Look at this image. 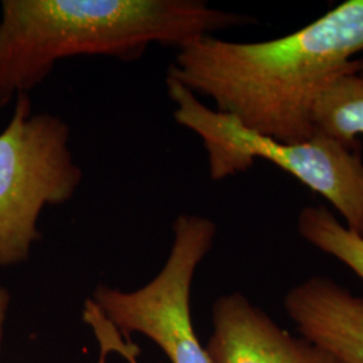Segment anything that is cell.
Instances as JSON below:
<instances>
[{"mask_svg":"<svg viewBox=\"0 0 363 363\" xmlns=\"http://www.w3.org/2000/svg\"><path fill=\"white\" fill-rule=\"evenodd\" d=\"M363 0H347L280 38L232 42L203 35L178 48L167 78L216 111L283 143L315 135L312 111L335 78L359 70Z\"/></svg>","mask_w":363,"mask_h":363,"instance_id":"cell-1","label":"cell"},{"mask_svg":"<svg viewBox=\"0 0 363 363\" xmlns=\"http://www.w3.org/2000/svg\"><path fill=\"white\" fill-rule=\"evenodd\" d=\"M0 9V106L28 94L67 58L138 61L152 45L178 49L256 22L202 0H4Z\"/></svg>","mask_w":363,"mask_h":363,"instance_id":"cell-2","label":"cell"},{"mask_svg":"<svg viewBox=\"0 0 363 363\" xmlns=\"http://www.w3.org/2000/svg\"><path fill=\"white\" fill-rule=\"evenodd\" d=\"M175 121L195 133L208 156V175L223 181L267 160L322 195L347 229L363 235V159L361 151L315 132L300 143H283L247 130L235 118L203 104L193 91L167 78Z\"/></svg>","mask_w":363,"mask_h":363,"instance_id":"cell-3","label":"cell"},{"mask_svg":"<svg viewBox=\"0 0 363 363\" xmlns=\"http://www.w3.org/2000/svg\"><path fill=\"white\" fill-rule=\"evenodd\" d=\"M84 179L62 117L34 113L28 94L15 99L0 132V267L26 261L46 206L72 201Z\"/></svg>","mask_w":363,"mask_h":363,"instance_id":"cell-4","label":"cell"},{"mask_svg":"<svg viewBox=\"0 0 363 363\" xmlns=\"http://www.w3.org/2000/svg\"><path fill=\"white\" fill-rule=\"evenodd\" d=\"M172 229L169 259L150 283L135 291L99 286L86 306L123 333L150 337L171 363H213L195 334L190 300L195 271L214 245L217 225L181 214Z\"/></svg>","mask_w":363,"mask_h":363,"instance_id":"cell-5","label":"cell"},{"mask_svg":"<svg viewBox=\"0 0 363 363\" xmlns=\"http://www.w3.org/2000/svg\"><path fill=\"white\" fill-rule=\"evenodd\" d=\"M206 351L213 363H343L325 347L291 335L240 292L216 300Z\"/></svg>","mask_w":363,"mask_h":363,"instance_id":"cell-6","label":"cell"},{"mask_svg":"<svg viewBox=\"0 0 363 363\" xmlns=\"http://www.w3.org/2000/svg\"><path fill=\"white\" fill-rule=\"evenodd\" d=\"M284 308L301 337L343 363H363V296L330 277L312 276L288 291Z\"/></svg>","mask_w":363,"mask_h":363,"instance_id":"cell-7","label":"cell"},{"mask_svg":"<svg viewBox=\"0 0 363 363\" xmlns=\"http://www.w3.org/2000/svg\"><path fill=\"white\" fill-rule=\"evenodd\" d=\"M315 132L350 150L361 151L363 136V77L358 72L335 78L320 93L312 111Z\"/></svg>","mask_w":363,"mask_h":363,"instance_id":"cell-8","label":"cell"},{"mask_svg":"<svg viewBox=\"0 0 363 363\" xmlns=\"http://www.w3.org/2000/svg\"><path fill=\"white\" fill-rule=\"evenodd\" d=\"M298 232L310 245L337 259L363 281V235L346 225L327 206H307L298 216Z\"/></svg>","mask_w":363,"mask_h":363,"instance_id":"cell-9","label":"cell"},{"mask_svg":"<svg viewBox=\"0 0 363 363\" xmlns=\"http://www.w3.org/2000/svg\"><path fill=\"white\" fill-rule=\"evenodd\" d=\"M10 301H11V296L9 289L6 286H0V347H1V340L4 335V325H6L7 313L10 308Z\"/></svg>","mask_w":363,"mask_h":363,"instance_id":"cell-10","label":"cell"},{"mask_svg":"<svg viewBox=\"0 0 363 363\" xmlns=\"http://www.w3.org/2000/svg\"><path fill=\"white\" fill-rule=\"evenodd\" d=\"M358 74L363 77V60H359V70H358Z\"/></svg>","mask_w":363,"mask_h":363,"instance_id":"cell-11","label":"cell"}]
</instances>
